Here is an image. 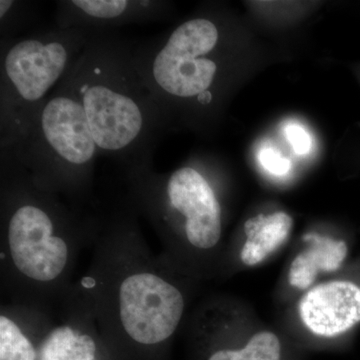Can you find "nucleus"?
Segmentation results:
<instances>
[{"mask_svg":"<svg viewBox=\"0 0 360 360\" xmlns=\"http://www.w3.org/2000/svg\"><path fill=\"white\" fill-rule=\"evenodd\" d=\"M300 314L314 335H341L360 321V288L349 281L319 284L303 296Z\"/></svg>","mask_w":360,"mask_h":360,"instance_id":"nucleus-9","label":"nucleus"},{"mask_svg":"<svg viewBox=\"0 0 360 360\" xmlns=\"http://www.w3.org/2000/svg\"><path fill=\"white\" fill-rule=\"evenodd\" d=\"M51 307L13 302L0 314V360H37Z\"/></svg>","mask_w":360,"mask_h":360,"instance_id":"nucleus-11","label":"nucleus"},{"mask_svg":"<svg viewBox=\"0 0 360 360\" xmlns=\"http://www.w3.org/2000/svg\"><path fill=\"white\" fill-rule=\"evenodd\" d=\"M219 37L213 21L198 18L184 21L163 40L134 46L137 70L162 115L167 103L175 101L212 103L210 89L219 65L208 56Z\"/></svg>","mask_w":360,"mask_h":360,"instance_id":"nucleus-6","label":"nucleus"},{"mask_svg":"<svg viewBox=\"0 0 360 360\" xmlns=\"http://www.w3.org/2000/svg\"><path fill=\"white\" fill-rule=\"evenodd\" d=\"M91 266L77 284L104 340L137 349L165 345L186 310L184 293L150 252L136 220L120 217L94 236Z\"/></svg>","mask_w":360,"mask_h":360,"instance_id":"nucleus-1","label":"nucleus"},{"mask_svg":"<svg viewBox=\"0 0 360 360\" xmlns=\"http://www.w3.org/2000/svg\"><path fill=\"white\" fill-rule=\"evenodd\" d=\"M1 272L13 302L51 307L70 290L80 245L99 222L84 221L40 188L25 169L2 163Z\"/></svg>","mask_w":360,"mask_h":360,"instance_id":"nucleus-2","label":"nucleus"},{"mask_svg":"<svg viewBox=\"0 0 360 360\" xmlns=\"http://www.w3.org/2000/svg\"><path fill=\"white\" fill-rule=\"evenodd\" d=\"M285 136L296 155H309L311 150V137L302 125L296 123H290L286 125Z\"/></svg>","mask_w":360,"mask_h":360,"instance_id":"nucleus-16","label":"nucleus"},{"mask_svg":"<svg viewBox=\"0 0 360 360\" xmlns=\"http://www.w3.org/2000/svg\"><path fill=\"white\" fill-rule=\"evenodd\" d=\"M59 302L58 317L49 311L37 360H101L104 338L77 286L71 285Z\"/></svg>","mask_w":360,"mask_h":360,"instance_id":"nucleus-8","label":"nucleus"},{"mask_svg":"<svg viewBox=\"0 0 360 360\" xmlns=\"http://www.w3.org/2000/svg\"><path fill=\"white\" fill-rule=\"evenodd\" d=\"M2 158L25 169L40 188L77 198L89 191L99 149L84 108L56 89L11 139Z\"/></svg>","mask_w":360,"mask_h":360,"instance_id":"nucleus-4","label":"nucleus"},{"mask_svg":"<svg viewBox=\"0 0 360 360\" xmlns=\"http://www.w3.org/2000/svg\"><path fill=\"white\" fill-rule=\"evenodd\" d=\"M134 205L158 226L181 217L189 245L210 250L221 238V206L210 182L191 167H182L162 179L149 165L129 169Z\"/></svg>","mask_w":360,"mask_h":360,"instance_id":"nucleus-7","label":"nucleus"},{"mask_svg":"<svg viewBox=\"0 0 360 360\" xmlns=\"http://www.w3.org/2000/svg\"><path fill=\"white\" fill-rule=\"evenodd\" d=\"M281 341L274 333L262 331L252 336L240 350L220 349L208 360H281Z\"/></svg>","mask_w":360,"mask_h":360,"instance_id":"nucleus-14","label":"nucleus"},{"mask_svg":"<svg viewBox=\"0 0 360 360\" xmlns=\"http://www.w3.org/2000/svg\"><path fill=\"white\" fill-rule=\"evenodd\" d=\"M260 165L270 174L284 175L290 172L291 163L290 160L283 158L278 151L274 148H264L258 155Z\"/></svg>","mask_w":360,"mask_h":360,"instance_id":"nucleus-15","label":"nucleus"},{"mask_svg":"<svg viewBox=\"0 0 360 360\" xmlns=\"http://www.w3.org/2000/svg\"><path fill=\"white\" fill-rule=\"evenodd\" d=\"M56 89L82 106L99 153L129 169L150 165L165 116L137 70L132 44L110 30L94 32Z\"/></svg>","mask_w":360,"mask_h":360,"instance_id":"nucleus-3","label":"nucleus"},{"mask_svg":"<svg viewBox=\"0 0 360 360\" xmlns=\"http://www.w3.org/2000/svg\"><path fill=\"white\" fill-rule=\"evenodd\" d=\"M291 227L292 219L285 212L258 214L248 219L245 224L248 240L240 253L243 264L252 266L262 262L283 245Z\"/></svg>","mask_w":360,"mask_h":360,"instance_id":"nucleus-13","label":"nucleus"},{"mask_svg":"<svg viewBox=\"0 0 360 360\" xmlns=\"http://www.w3.org/2000/svg\"><path fill=\"white\" fill-rule=\"evenodd\" d=\"M305 239L311 245L300 252L290 265L288 281L300 290L309 288L319 271L340 269L347 255L345 241H336L319 234H309Z\"/></svg>","mask_w":360,"mask_h":360,"instance_id":"nucleus-12","label":"nucleus"},{"mask_svg":"<svg viewBox=\"0 0 360 360\" xmlns=\"http://www.w3.org/2000/svg\"><path fill=\"white\" fill-rule=\"evenodd\" d=\"M92 33L53 28L13 40L1 53V142L25 124L77 60Z\"/></svg>","mask_w":360,"mask_h":360,"instance_id":"nucleus-5","label":"nucleus"},{"mask_svg":"<svg viewBox=\"0 0 360 360\" xmlns=\"http://www.w3.org/2000/svg\"><path fill=\"white\" fill-rule=\"evenodd\" d=\"M162 4L150 0H70L59 4L58 27L105 32L115 26L158 20Z\"/></svg>","mask_w":360,"mask_h":360,"instance_id":"nucleus-10","label":"nucleus"}]
</instances>
